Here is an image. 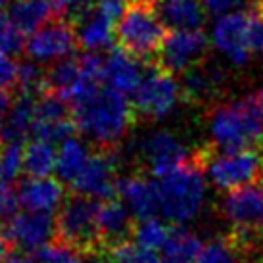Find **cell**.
I'll use <instances>...</instances> for the list:
<instances>
[{
    "mask_svg": "<svg viewBox=\"0 0 263 263\" xmlns=\"http://www.w3.org/2000/svg\"><path fill=\"white\" fill-rule=\"evenodd\" d=\"M75 129L100 146H116L123 139L133 121L129 98L111 87H100L92 95L73 104Z\"/></svg>",
    "mask_w": 263,
    "mask_h": 263,
    "instance_id": "obj_1",
    "label": "cell"
},
{
    "mask_svg": "<svg viewBox=\"0 0 263 263\" xmlns=\"http://www.w3.org/2000/svg\"><path fill=\"white\" fill-rule=\"evenodd\" d=\"M160 213L165 221L186 225L202 213L208 194L205 173L198 161H186L179 167L158 177Z\"/></svg>",
    "mask_w": 263,
    "mask_h": 263,
    "instance_id": "obj_2",
    "label": "cell"
},
{
    "mask_svg": "<svg viewBox=\"0 0 263 263\" xmlns=\"http://www.w3.org/2000/svg\"><path fill=\"white\" fill-rule=\"evenodd\" d=\"M208 135L221 152L250 150L263 140V125L248 98L217 106L208 117Z\"/></svg>",
    "mask_w": 263,
    "mask_h": 263,
    "instance_id": "obj_3",
    "label": "cell"
},
{
    "mask_svg": "<svg viewBox=\"0 0 263 263\" xmlns=\"http://www.w3.org/2000/svg\"><path fill=\"white\" fill-rule=\"evenodd\" d=\"M165 23L148 0H135L125 10L116 27V39L121 48L135 58L158 54L165 41Z\"/></svg>",
    "mask_w": 263,
    "mask_h": 263,
    "instance_id": "obj_4",
    "label": "cell"
},
{
    "mask_svg": "<svg viewBox=\"0 0 263 263\" xmlns=\"http://www.w3.org/2000/svg\"><path fill=\"white\" fill-rule=\"evenodd\" d=\"M205 179L217 190L233 192L263 179V154L257 150L219 152L204 163Z\"/></svg>",
    "mask_w": 263,
    "mask_h": 263,
    "instance_id": "obj_5",
    "label": "cell"
},
{
    "mask_svg": "<svg viewBox=\"0 0 263 263\" xmlns=\"http://www.w3.org/2000/svg\"><path fill=\"white\" fill-rule=\"evenodd\" d=\"M183 96L181 83L163 67L144 73L139 90L133 95V108L146 119H163L173 114Z\"/></svg>",
    "mask_w": 263,
    "mask_h": 263,
    "instance_id": "obj_6",
    "label": "cell"
},
{
    "mask_svg": "<svg viewBox=\"0 0 263 263\" xmlns=\"http://www.w3.org/2000/svg\"><path fill=\"white\" fill-rule=\"evenodd\" d=\"M98 205L87 196L71 198L62 205L56 229L64 244L69 248H90L100 240Z\"/></svg>",
    "mask_w": 263,
    "mask_h": 263,
    "instance_id": "obj_7",
    "label": "cell"
},
{
    "mask_svg": "<svg viewBox=\"0 0 263 263\" xmlns=\"http://www.w3.org/2000/svg\"><path fill=\"white\" fill-rule=\"evenodd\" d=\"M137 152L142 163L152 171L156 177L165 175L171 169L190 161L189 148L175 133L167 129H154L146 133L137 144Z\"/></svg>",
    "mask_w": 263,
    "mask_h": 263,
    "instance_id": "obj_8",
    "label": "cell"
},
{
    "mask_svg": "<svg viewBox=\"0 0 263 263\" xmlns=\"http://www.w3.org/2000/svg\"><path fill=\"white\" fill-rule=\"evenodd\" d=\"M77 44L79 41L73 27L64 20H54L27 39L25 54L35 64H58L71 58Z\"/></svg>",
    "mask_w": 263,
    "mask_h": 263,
    "instance_id": "obj_9",
    "label": "cell"
},
{
    "mask_svg": "<svg viewBox=\"0 0 263 263\" xmlns=\"http://www.w3.org/2000/svg\"><path fill=\"white\" fill-rule=\"evenodd\" d=\"M250 12H233L217 17L212 27V44L221 56L233 64L244 66L252 52L248 48Z\"/></svg>",
    "mask_w": 263,
    "mask_h": 263,
    "instance_id": "obj_10",
    "label": "cell"
},
{
    "mask_svg": "<svg viewBox=\"0 0 263 263\" xmlns=\"http://www.w3.org/2000/svg\"><path fill=\"white\" fill-rule=\"evenodd\" d=\"M208 50V39L202 31H171L161 44L160 67L169 73H186Z\"/></svg>",
    "mask_w": 263,
    "mask_h": 263,
    "instance_id": "obj_11",
    "label": "cell"
},
{
    "mask_svg": "<svg viewBox=\"0 0 263 263\" xmlns=\"http://www.w3.org/2000/svg\"><path fill=\"white\" fill-rule=\"evenodd\" d=\"M221 213L236 231H263V179L229 192L221 202Z\"/></svg>",
    "mask_w": 263,
    "mask_h": 263,
    "instance_id": "obj_12",
    "label": "cell"
},
{
    "mask_svg": "<svg viewBox=\"0 0 263 263\" xmlns=\"http://www.w3.org/2000/svg\"><path fill=\"white\" fill-rule=\"evenodd\" d=\"M56 223L48 213L25 212L15 215L6 223V236L12 244L20 246L25 252H39L48 246Z\"/></svg>",
    "mask_w": 263,
    "mask_h": 263,
    "instance_id": "obj_13",
    "label": "cell"
},
{
    "mask_svg": "<svg viewBox=\"0 0 263 263\" xmlns=\"http://www.w3.org/2000/svg\"><path fill=\"white\" fill-rule=\"evenodd\" d=\"M117 181L119 179L116 177V160L106 152L92 154L87 167L75 181L73 189L79 192V196L108 200L114 192H117Z\"/></svg>",
    "mask_w": 263,
    "mask_h": 263,
    "instance_id": "obj_14",
    "label": "cell"
},
{
    "mask_svg": "<svg viewBox=\"0 0 263 263\" xmlns=\"http://www.w3.org/2000/svg\"><path fill=\"white\" fill-rule=\"evenodd\" d=\"M117 194L121 196L129 212L140 221L152 219L160 213V190L158 181L144 177H123L117 181Z\"/></svg>",
    "mask_w": 263,
    "mask_h": 263,
    "instance_id": "obj_15",
    "label": "cell"
},
{
    "mask_svg": "<svg viewBox=\"0 0 263 263\" xmlns=\"http://www.w3.org/2000/svg\"><path fill=\"white\" fill-rule=\"evenodd\" d=\"M17 198L25 212L50 215L64 202V189L52 177H31L20 184Z\"/></svg>",
    "mask_w": 263,
    "mask_h": 263,
    "instance_id": "obj_16",
    "label": "cell"
},
{
    "mask_svg": "<svg viewBox=\"0 0 263 263\" xmlns=\"http://www.w3.org/2000/svg\"><path fill=\"white\" fill-rule=\"evenodd\" d=\"M144 79L142 66L123 48L111 50L106 58V81L114 90L129 96L139 90L140 83Z\"/></svg>",
    "mask_w": 263,
    "mask_h": 263,
    "instance_id": "obj_17",
    "label": "cell"
},
{
    "mask_svg": "<svg viewBox=\"0 0 263 263\" xmlns=\"http://www.w3.org/2000/svg\"><path fill=\"white\" fill-rule=\"evenodd\" d=\"M205 12L202 0H163L158 6L161 22L173 31H200Z\"/></svg>",
    "mask_w": 263,
    "mask_h": 263,
    "instance_id": "obj_18",
    "label": "cell"
},
{
    "mask_svg": "<svg viewBox=\"0 0 263 263\" xmlns=\"http://www.w3.org/2000/svg\"><path fill=\"white\" fill-rule=\"evenodd\" d=\"M77 41L88 52H98L108 48L116 37L114 17L106 15L100 10H90L77 20Z\"/></svg>",
    "mask_w": 263,
    "mask_h": 263,
    "instance_id": "obj_19",
    "label": "cell"
},
{
    "mask_svg": "<svg viewBox=\"0 0 263 263\" xmlns=\"http://www.w3.org/2000/svg\"><path fill=\"white\" fill-rule=\"evenodd\" d=\"M60 12L58 0H14L10 8V15L22 33L33 35L46 23L56 20Z\"/></svg>",
    "mask_w": 263,
    "mask_h": 263,
    "instance_id": "obj_20",
    "label": "cell"
},
{
    "mask_svg": "<svg viewBox=\"0 0 263 263\" xmlns=\"http://www.w3.org/2000/svg\"><path fill=\"white\" fill-rule=\"evenodd\" d=\"M35 104L37 98L23 92L8 111L4 121L0 123V140L6 144H20L35 125Z\"/></svg>",
    "mask_w": 263,
    "mask_h": 263,
    "instance_id": "obj_21",
    "label": "cell"
},
{
    "mask_svg": "<svg viewBox=\"0 0 263 263\" xmlns=\"http://www.w3.org/2000/svg\"><path fill=\"white\" fill-rule=\"evenodd\" d=\"M133 213L123 202L108 200L98 205V233L100 238L108 242H123V238L131 231Z\"/></svg>",
    "mask_w": 263,
    "mask_h": 263,
    "instance_id": "obj_22",
    "label": "cell"
},
{
    "mask_svg": "<svg viewBox=\"0 0 263 263\" xmlns=\"http://www.w3.org/2000/svg\"><path fill=\"white\" fill-rule=\"evenodd\" d=\"M90 156L92 154L88 146L81 139L71 137L64 140L58 148V160H56V175L60 177V181L73 186L83 169L87 167Z\"/></svg>",
    "mask_w": 263,
    "mask_h": 263,
    "instance_id": "obj_23",
    "label": "cell"
},
{
    "mask_svg": "<svg viewBox=\"0 0 263 263\" xmlns=\"http://www.w3.org/2000/svg\"><path fill=\"white\" fill-rule=\"evenodd\" d=\"M81 81V62L79 58H66L54 64L46 73V88L54 95L62 96L66 102L73 100Z\"/></svg>",
    "mask_w": 263,
    "mask_h": 263,
    "instance_id": "obj_24",
    "label": "cell"
},
{
    "mask_svg": "<svg viewBox=\"0 0 263 263\" xmlns=\"http://www.w3.org/2000/svg\"><path fill=\"white\" fill-rule=\"evenodd\" d=\"M58 150L46 140H31L23 148V165L31 177H50L56 171Z\"/></svg>",
    "mask_w": 263,
    "mask_h": 263,
    "instance_id": "obj_25",
    "label": "cell"
},
{
    "mask_svg": "<svg viewBox=\"0 0 263 263\" xmlns=\"http://www.w3.org/2000/svg\"><path fill=\"white\" fill-rule=\"evenodd\" d=\"M223 83V73L213 71V69H198L192 67L190 71L184 73V79L181 83L183 95L190 100H204L221 87Z\"/></svg>",
    "mask_w": 263,
    "mask_h": 263,
    "instance_id": "obj_26",
    "label": "cell"
},
{
    "mask_svg": "<svg viewBox=\"0 0 263 263\" xmlns=\"http://www.w3.org/2000/svg\"><path fill=\"white\" fill-rule=\"evenodd\" d=\"M171 236H173V231L163 221L156 219V217L140 221L135 229V242L140 248L154 252L158 256H160V252H165L167 244L171 242Z\"/></svg>",
    "mask_w": 263,
    "mask_h": 263,
    "instance_id": "obj_27",
    "label": "cell"
},
{
    "mask_svg": "<svg viewBox=\"0 0 263 263\" xmlns=\"http://www.w3.org/2000/svg\"><path fill=\"white\" fill-rule=\"evenodd\" d=\"M108 263H160V256L140 248L137 242H117L111 246Z\"/></svg>",
    "mask_w": 263,
    "mask_h": 263,
    "instance_id": "obj_28",
    "label": "cell"
},
{
    "mask_svg": "<svg viewBox=\"0 0 263 263\" xmlns=\"http://www.w3.org/2000/svg\"><path fill=\"white\" fill-rule=\"evenodd\" d=\"M23 169L25 165L22 144H6L0 148V183H14Z\"/></svg>",
    "mask_w": 263,
    "mask_h": 263,
    "instance_id": "obj_29",
    "label": "cell"
},
{
    "mask_svg": "<svg viewBox=\"0 0 263 263\" xmlns=\"http://www.w3.org/2000/svg\"><path fill=\"white\" fill-rule=\"evenodd\" d=\"M60 119H69L66 100L46 90L41 95V98H37V104H35V123L37 121H60Z\"/></svg>",
    "mask_w": 263,
    "mask_h": 263,
    "instance_id": "obj_30",
    "label": "cell"
},
{
    "mask_svg": "<svg viewBox=\"0 0 263 263\" xmlns=\"http://www.w3.org/2000/svg\"><path fill=\"white\" fill-rule=\"evenodd\" d=\"M23 48V33L12 15L0 10V56H14Z\"/></svg>",
    "mask_w": 263,
    "mask_h": 263,
    "instance_id": "obj_31",
    "label": "cell"
},
{
    "mask_svg": "<svg viewBox=\"0 0 263 263\" xmlns=\"http://www.w3.org/2000/svg\"><path fill=\"white\" fill-rule=\"evenodd\" d=\"M196 263H236V256L229 242L212 240L204 244Z\"/></svg>",
    "mask_w": 263,
    "mask_h": 263,
    "instance_id": "obj_32",
    "label": "cell"
},
{
    "mask_svg": "<svg viewBox=\"0 0 263 263\" xmlns=\"http://www.w3.org/2000/svg\"><path fill=\"white\" fill-rule=\"evenodd\" d=\"M204 6L208 14L221 17L233 12H240L242 6H252V10L263 12V0H204Z\"/></svg>",
    "mask_w": 263,
    "mask_h": 263,
    "instance_id": "obj_33",
    "label": "cell"
},
{
    "mask_svg": "<svg viewBox=\"0 0 263 263\" xmlns=\"http://www.w3.org/2000/svg\"><path fill=\"white\" fill-rule=\"evenodd\" d=\"M46 83V75L41 71L39 64L35 62H23L20 64V87L25 90V92H33L41 88V85Z\"/></svg>",
    "mask_w": 263,
    "mask_h": 263,
    "instance_id": "obj_34",
    "label": "cell"
},
{
    "mask_svg": "<svg viewBox=\"0 0 263 263\" xmlns=\"http://www.w3.org/2000/svg\"><path fill=\"white\" fill-rule=\"evenodd\" d=\"M75 257V252L67 244H48L37 252V263H67Z\"/></svg>",
    "mask_w": 263,
    "mask_h": 263,
    "instance_id": "obj_35",
    "label": "cell"
},
{
    "mask_svg": "<svg viewBox=\"0 0 263 263\" xmlns=\"http://www.w3.org/2000/svg\"><path fill=\"white\" fill-rule=\"evenodd\" d=\"M248 48L252 54H263V12L250 10Z\"/></svg>",
    "mask_w": 263,
    "mask_h": 263,
    "instance_id": "obj_36",
    "label": "cell"
},
{
    "mask_svg": "<svg viewBox=\"0 0 263 263\" xmlns=\"http://www.w3.org/2000/svg\"><path fill=\"white\" fill-rule=\"evenodd\" d=\"M20 85V64L12 56H0V88H8Z\"/></svg>",
    "mask_w": 263,
    "mask_h": 263,
    "instance_id": "obj_37",
    "label": "cell"
},
{
    "mask_svg": "<svg viewBox=\"0 0 263 263\" xmlns=\"http://www.w3.org/2000/svg\"><path fill=\"white\" fill-rule=\"evenodd\" d=\"M17 205H20L17 192L10 189V184L0 183V221L8 223L10 219H14Z\"/></svg>",
    "mask_w": 263,
    "mask_h": 263,
    "instance_id": "obj_38",
    "label": "cell"
},
{
    "mask_svg": "<svg viewBox=\"0 0 263 263\" xmlns=\"http://www.w3.org/2000/svg\"><path fill=\"white\" fill-rule=\"evenodd\" d=\"M129 6V0H95V8L104 12L106 15L110 17H121L125 10Z\"/></svg>",
    "mask_w": 263,
    "mask_h": 263,
    "instance_id": "obj_39",
    "label": "cell"
},
{
    "mask_svg": "<svg viewBox=\"0 0 263 263\" xmlns=\"http://www.w3.org/2000/svg\"><path fill=\"white\" fill-rule=\"evenodd\" d=\"M248 102H250V106H252L254 114L257 116V119H259L263 125V88L261 90H257L256 95L248 96Z\"/></svg>",
    "mask_w": 263,
    "mask_h": 263,
    "instance_id": "obj_40",
    "label": "cell"
},
{
    "mask_svg": "<svg viewBox=\"0 0 263 263\" xmlns=\"http://www.w3.org/2000/svg\"><path fill=\"white\" fill-rule=\"evenodd\" d=\"M12 257V242L6 234H0V263H10Z\"/></svg>",
    "mask_w": 263,
    "mask_h": 263,
    "instance_id": "obj_41",
    "label": "cell"
},
{
    "mask_svg": "<svg viewBox=\"0 0 263 263\" xmlns=\"http://www.w3.org/2000/svg\"><path fill=\"white\" fill-rule=\"evenodd\" d=\"M10 108H12V102H10L8 90H2V88H0V123H2V121H4V117L8 116Z\"/></svg>",
    "mask_w": 263,
    "mask_h": 263,
    "instance_id": "obj_42",
    "label": "cell"
},
{
    "mask_svg": "<svg viewBox=\"0 0 263 263\" xmlns=\"http://www.w3.org/2000/svg\"><path fill=\"white\" fill-rule=\"evenodd\" d=\"M10 263H37V261H33V259L27 256H14L10 259Z\"/></svg>",
    "mask_w": 263,
    "mask_h": 263,
    "instance_id": "obj_43",
    "label": "cell"
},
{
    "mask_svg": "<svg viewBox=\"0 0 263 263\" xmlns=\"http://www.w3.org/2000/svg\"><path fill=\"white\" fill-rule=\"evenodd\" d=\"M67 263H96V261H85V259H81V257H77L75 256L71 261H67Z\"/></svg>",
    "mask_w": 263,
    "mask_h": 263,
    "instance_id": "obj_44",
    "label": "cell"
},
{
    "mask_svg": "<svg viewBox=\"0 0 263 263\" xmlns=\"http://www.w3.org/2000/svg\"><path fill=\"white\" fill-rule=\"evenodd\" d=\"M10 2H12V0H0V10H2V8H6Z\"/></svg>",
    "mask_w": 263,
    "mask_h": 263,
    "instance_id": "obj_45",
    "label": "cell"
},
{
    "mask_svg": "<svg viewBox=\"0 0 263 263\" xmlns=\"http://www.w3.org/2000/svg\"><path fill=\"white\" fill-rule=\"evenodd\" d=\"M148 2H158V0H148ZM160 2H163V0H160Z\"/></svg>",
    "mask_w": 263,
    "mask_h": 263,
    "instance_id": "obj_46",
    "label": "cell"
}]
</instances>
